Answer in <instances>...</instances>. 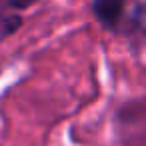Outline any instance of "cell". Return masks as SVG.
Returning <instances> with one entry per match:
<instances>
[{"label":"cell","instance_id":"cell-2","mask_svg":"<svg viewBox=\"0 0 146 146\" xmlns=\"http://www.w3.org/2000/svg\"><path fill=\"white\" fill-rule=\"evenodd\" d=\"M90 10L102 28L114 32L126 14V0H92Z\"/></svg>","mask_w":146,"mask_h":146},{"label":"cell","instance_id":"cell-4","mask_svg":"<svg viewBox=\"0 0 146 146\" xmlns=\"http://www.w3.org/2000/svg\"><path fill=\"white\" fill-rule=\"evenodd\" d=\"M38 0H6V6L14 12H22L26 8H30L32 4H36Z\"/></svg>","mask_w":146,"mask_h":146},{"label":"cell","instance_id":"cell-1","mask_svg":"<svg viewBox=\"0 0 146 146\" xmlns=\"http://www.w3.org/2000/svg\"><path fill=\"white\" fill-rule=\"evenodd\" d=\"M116 130L122 146H144V100H130L116 112Z\"/></svg>","mask_w":146,"mask_h":146},{"label":"cell","instance_id":"cell-3","mask_svg":"<svg viewBox=\"0 0 146 146\" xmlns=\"http://www.w3.org/2000/svg\"><path fill=\"white\" fill-rule=\"evenodd\" d=\"M20 26H22L20 12H14L12 10L10 14H4L2 18H0V40L6 38V36H10V34H14Z\"/></svg>","mask_w":146,"mask_h":146}]
</instances>
